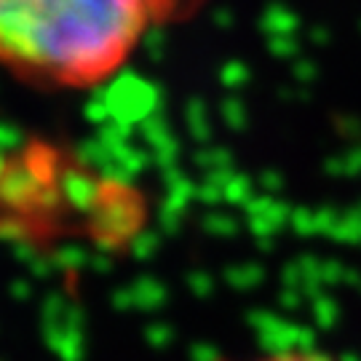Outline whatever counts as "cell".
Returning <instances> with one entry per match:
<instances>
[{"label":"cell","mask_w":361,"mask_h":361,"mask_svg":"<svg viewBox=\"0 0 361 361\" xmlns=\"http://www.w3.org/2000/svg\"><path fill=\"white\" fill-rule=\"evenodd\" d=\"M204 0H0V67L51 89L113 78L153 30Z\"/></svg>","instance_id":"6da1fadb"},{"label":"cell","mask_w":361,"mask_h":361,"mask_svg":"<svg viewBox=\"0 0 361 361\" xmlns=\"http://www.w3.org/2000/svg\"><path fill=\"white\" fill-rule=\"evenodd\" d=\"M257 361H335L324 353H316V350H295V353H281V356H268V359H257Z\"/></svg>","instance_id":"7a4b0ae2"}]
</instances>
